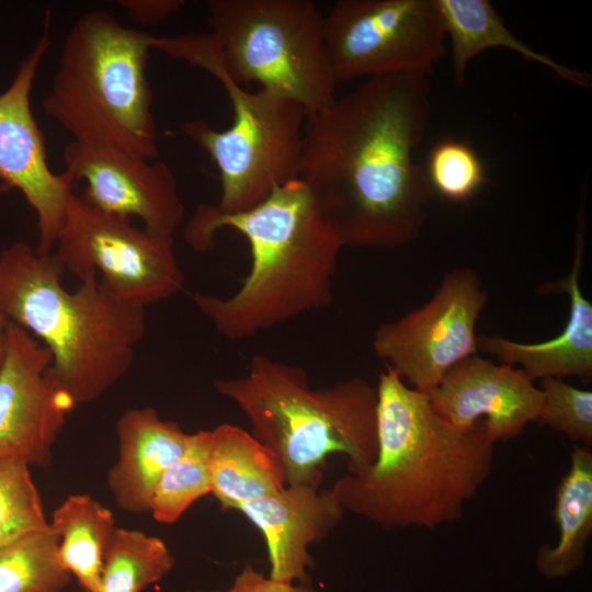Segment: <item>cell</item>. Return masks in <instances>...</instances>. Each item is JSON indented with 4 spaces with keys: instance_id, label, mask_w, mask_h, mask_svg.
<instances>
[{
    "instance_id": "1",
    "label": "cell",
    "mask_w": 592,
    "mask_h": 592,
    "mask_svg": "<svg viewBox=\"0 0 592 592\" xmlns=\"http://www.w3.org/2000/svg\"><path fill=\"white\" fill-rule=\"evenodd\" d=\"M430 106L428 76L390 75L307 116L298 179L343 247L420 236L434 195L415 159Z\"/></svg>"
},
{
    "instance_id": "2",
    "label": "cell",
    "mask_w": 592,
    "mask_h": 592,
    "mask_svg": "<svg viewBox=\"0 0 592 592\" xmlns=\"http://www.w3.org/2000/svg\"><path fill=\"white\" fill-rule=\"evenodd\" d=\"M378 451L367 468L331 487L343 509L383 530L456 522L491 474L494 442L485 420L458 430L426 394L385 364L376 385Z\"/></svg>"
},
{
    "instance_id": "3",
    "label": "cell",
    "mask_w": 592,
    "mask_h": 592,
    "mask_svg": "<svg viewBox=\"0 0 592 592\" xmlns=\"http://www.w3.org/2000/svg\"><path fill=\"white\" fill-rule=\"evenodd\" d=\"M230 228L250 247L251 266L230 296L195 293V306L229 340H241L333 300L332 280L343 248L303 181L274 186L254 207L234 214L198 205L184 228L196 252L213 249L215 235Z\"/></svg>"
},
{
    "instance_id": "4",
    "label": "cell",
    "mask_w": 592,
    "mask_h": 592,
    "mask_svg": "<svg viewBox=\"0 0 592 592\" xmlns=\"http://www.w3.org/2000/svg\"><path fill=\"white\" fill-rule=\"evenodd\" d=\"M54 253L25 242L0 252V315L50 352V368L77 405L89 403L132 367L146 332L145 308L118 301L96 275L75 292Z\"/></svg>"
},
{
    "instance_id": "5",
    "label": "cell",
    "mask_w": 592,
    "mask_h": 592,
    "mask_svg": "<svg viewBox=\"0 0 592 592\" xmlns=\"http://www.w3.org/2000/svg\"><path fill=\"white\" fill-rule=\"evenodd\" d=\"M216 391L234 401L253 436L282 463L286 486H319L333 453L349 458V474L369 467L378 451L376 386L354 377L311 388L306 371L263 354L246 375L219 378Z\"/></svg>"
},
{
    "instance_id": "6",
    "label": "cell",
    "mask_w": 592,
    "mask_h": 592,
    "mask_svg": "<svg viewBox=\"0 0 592 592\" xmlns=\"http://www.w3.org/2000/svg\"><path fill=\"white\" fill-rule=\"evenodd\" d=\"M152 38L106 11L83 13L61 47L44 113L75 140L156 158L157 126L146 73Z\"/></svg>"
},
{
    "instance_id": "7",
    "label": "cell",
    "mask_w": 592,
    "mask_h": 592,
    "mask_svg": "<svg viewBox=\"0 0 592 592\" xmlns=\"http://www.w3.org/2000/svg\"><path fill=\"white\" fill-rule=\"evenodd\" d=\"M152 48L200 67L224 88L232 123L216 130L201 119L187 121L181 132L216 163L221 192L214 207L224 214L250 209L274 186L298 179L307 113L293 100L264 89L248 91L226 70L210 34L153 37Z\"/></svg>"
},
{
    "instance_id": "8",
    "label": "cell",
    "mask_w": 592,
    "mask_h": 592,
    "mask_svg": "<svg viewBox=\"0 0 592 592\" xmlns=\"http://www.w3.org/2000/svg\"><path fill=\"white\" fill-rule=\"evenodd\" d=\"M210 34L229 76L239 84L295 101L308 115L335 98L323 15L309 0H209Z\"/></svg>"
},
{
    "instance_id": "9",
    "label": "cell",
    "mask_w": 592,
    "mask_h": 592,
    "mask_svg": "<svg viewBox=\"0 0 592 592\" xmlns=\"http://www.w3.org/2000/svg\"><path fill=\"white\" fill-rule=\"evenodd\" d=\"M55 246L64 270L80 282L100 272V282L118 301L146 308L183 289L172 237L98 209L75 193Z\"/></svg>"
},
{
    "instance_id": "10",
    "label": "cell",
    "mask_w": 592,
    "mask_h": 592,
    "mask_svg": "<svg viewBox=\"0 0 592 592\" xmlns=\"http://www.w3.org/2000/svg\"><path fill=\"white\" fill-rule=\"evenodd\" d=\"M328 59L338 81L428 76L444 56L436 0H340L323 15Z\"/></svg>"
},
{
    "instance_id": "11",
    "label": "cell",
    "mask_w": 592,
    "mask_h": 592,
    "mask_svg": "<svg viewBox=\"0 0 592 592\" xmlns=\"http://www.w3.org/2000/svg\"><path fill=\"white\" fill-rule=\"evenodd\" d=\"M487 300L474 270L454 269L428 303L377 328L374 352L408 386L429 394L454 366L477 354L476 325Z\"/></svg>"
},
{
    "instance_id": "12",
    "label": "cell",
    "mask_w": 592,
    "mask_h": 592,
    "mask_svg": "<svg viewBox=\"0 0 592 592\" xmlns=\"http://www.w3.org/2000/svg\"><path fill=\"white\" fill-rule=\"evenodd\" d=\"M52 12L45 13L43 32L21 61L8 89L0 94V180L19 190L37 218L36 250L52 253L75 180L68 171L57 174L46 159L44 135L31 109L36 71L49 48Z\"/></svg>"
},
{
    "instance_id": "13",
    "label": "cell",
    "mask_w": 592,
    "mask_h": 592,
    "mask_svg": "<svg viewBox=\"0 0 592 592\" xmlns=\"http://www.w3.org/2000/svg\"><path fill=\"white\" fill-rule=\"evenodd\" d=\"M50 352L9 322L0 372V456L46 467L68 413L76 406L54 375Z\"/></svg>"
},
{
    "instance_id": "14",
    "label": "cell",
    "mask_w": 592,
    "mask_h": 592,
    "mask_svg": "<svg viewBox=\"0 0 592 592\" xmlns=\"http://www.w3.org/2000/svg\"><path fill=\"white\" fill-rule=\"evenodd\" d=\"M64 161L75 182L86 183L81 196L98 209L137 217L149 231L169 237L182 224L185 207L167 163L78 140L65 148Z\"/></svg>"
},
{
    "instance_id": "15",
    "label": "cell",
    "mask_w": 592,
    "mask_h": 592,
    "mask_svg": "<svg viewBox=\"0 0 592 592\" xmlns=\"http://www.w3.org/2000/svg\"><path fill=\"white\" fill-rule=\"evenodd\" d=\"M436 414L458 430L485 420L494 442L517 437L542 408V391L523 369L473 355L426 394Z\"/></svg>"
},
{
    "instance_id": "16",
    "label": "cell",
    "mask_w": 592,
    "mask_h": 592,
    "mask_svg": "<svg viewBox=\"0 0 592 592\" xmlns=\"http://www.w3.org/2000/svg\"><path fill=\"white\" fill-rule=\"evenodd\" d=\"M237 511L264 537L270 578L299 583H309L308 569L314 566L309 546L326 539L345 513L331 488L310 485L285 486Z\"/></svg>"
},
{
    "instance_id": "17",
    "label": "cell",
    "mask_w": 592,
    "mask_h": 592,
    "mask_svg": "<svg viewBox=\"0 0 592 592\" xmlns=\"http://www.w3.org/2000/svg\"><path fill=\"white\" fill-rule=\"evenodd\" d=\"M585 217L583 204L578 214L576 252L571 271L563 278L539 286L542 294L565 293L570 299L567 322L550 340L536 343L517 342L496 335H477V345L501 363L520 365L531 379L577 377L583 383L592 378V304L580 286L584 252Z\"/></svg>"
},
{
    "instance_id": "18",
    "label": "cell",
    "mask_w": 592,
    "mask_h": 592,
    "mask_svg": "<svg viewBox=\"0 0 592 592\" xmlns=\"http://www.w3.org/2000/svg\"><path fill=\"white\" fill-rule=\"evenodd\" d=\"M118 457L107 473L116 505L132 513L150 510L153 490L167 468L186 449L190 435L151 407L126 410L116 421Z\"/></svg>"
},
{
    "instance_id": "19",
    "label": "cell",
    "mask_w": 592,
    "mask_h": 592,
    "mask_svg": "<svg viewBox=\"0 0 592 592\" xmlns=\"http://www.w3.org/2000/svg\"><path fill=\"white\" fill-rule=\"evenodd\" d=\"M209 432L210 493L223 510H237L285 488L281 460L253 434L228 423Z\"/></svg>"
},
{
    "instance_id": "20",
    "label": "cell",
    "mask_w": 592,
    "mask_h": 592,
    "mask_svg": "<svg viewBox=\"0 0 592 592\" xmlns=\"http://www.w3.org/2000/svg\"><path fill=\"white\" fill-rule=\"evenodd\" d=\"M446 38L452 48V68L456 86L465 81L467 66L480 53L504 47L526 60L553 70L559 78L579 87L590 88L591 76L569 68L550 56L534 50L519 39L487 0H436Z\"/></svg>"
},
{
    "instance_id": "21",
    "label": "cell",
    "mask_w": 592,
    "mask_h": 592,
    "mask_svg": "<svg viewBox=\"0 0 592 592\" xmlns=\"http://www.w3.org/2000/svg\"><path fill=\"white\" fill-rule=\"evenodd\" d=\"M554 521L558 540L543 545L536 555V567L547 579L566 577L584 561L585 547L592 536V452L574 445L570 466L556 491Z\"/></svg>"
},
{
    "instance_id": "22",
    "label": "cell",
    "mask_w": 592,
    "mask_h": 592,
    "mask_svg": "<svg viewBox=\"0 0 592 592\" xmlns=\"http://www.w3.org/2000/svg\"><path fill=\"white\" fill-rule=\"evenodd\" d=\"M49 526L58 537L60 565L86 592H98L116 530L113 512L88 494H72L54 510Z\"/></svg>"
},
{
    "instance_id": "23",
    "label": "cell",
    "mask_w": 592,
    "mask_h": 592,
    "mask_svg": "<svg viewBox=\"0 0 592 592\" xmlns=\"http://www.w3.org/2000/svg\"><path fill=\"white\" fill-rule=\"evenodd\" d=\"M166 543L136 530L116 527L102 567L98 592H140L173 568Z\"/></svg>"
},
{
    "instance_id": "24",
    "label": "cell",
    "mask_w": 592,
    "mask_h": 592,
    "mask_svg": "<svg viewBox=\"0 0 592 592\" xmlns=\"http://www.w3.org/2000/svg\"><path fill=\"white\" fill-rule=\"evenodd\" d=\"M57 544L48 525L0 546V592H61L71 574L58 560Z\"/></svg>"
},
{
    "instance_id": "25",
    "label": "cell",
    "mask_w": 592,
    "mask_h": 592,
    "mask_svg": "<svg viewBox=\"0 0 592 592\" xmlns=\"http://www.w3.org/2000/svg\"><path fill=\"white\" fill-rule=\"evenodd\" d=\"M210 432L191 434L184 453L159 479L151 500L153 519L163 524L175 523L198 499L210 493Z\"/></svg>"
},
{
    "instance_id": "26",
    "label": "cell",
    "mask_w": 592,
    "mask_h": 592,
    "mask_svg": "<svg viewBox=\"0 0 592 592\" xmlns=\"http://www.w3.org/2000/svg\"><path fill=\"white\" fill-rule=\"evenodd\" d=\"M423 169L433 194L452 203L470 201L488 181L478 152L453 138L434 144Z\"/></svg>"
},
{
    "instance_id": "27",
    "label": "cell",
    "mask_w": 592,
    "mask_h": 592,
    "mask_svg": "<svg viewBox=\"0 0 592 592\" xmlns=\"http://www.w3.org/2000/svg\"><path fill=\"white\" fill-rule=\"evenodd\" d=\"M48 525L30 465L0 456V546Z\"/></svg>"
},
{
    "instance_id": "28",
    "label": "cell",
    "mask_w": 592,
    "mask_h": 592,
    "mask_svg": "<svg viewBox=\"0 0 592 592\" xmlns=\"http://www.w3.org/2000/svg\"><path fill=\"white\" fill-rule=\"evenodd\" d=\"M542 408L536 422L583 446L592 445V391L561 378L540 379Z\"/></svg>"
},
{
    "instance_id": "29",
    "label": "cell",
    "mask_w": 592,
    "mask_h": 592,
    "mask_svg": "<svg viewBox=\"0 0 592 592\" xmlns=\"http://www.w3.org/2000/svg\"><path fill=\"white\" fill-rule=\"evenodd\" d=\"M227 592H316L309 583L280 581L264 577L252 566L246 565L235 577Z\"/></svg>"
},
{
    "instance_id": "30",
    "label": "cell",
    "mask_w": 592,
    "mask_h": 592,
    "mask_svg": "<svg viewBox=\"0 0 592 592\" xmlns=\"http://www.w3.org/2000/svg\"><path fill=\"white\" fill-rule=\"evenodd\" d=\"M182 4L179 0H121L126 14L134 21L153 25L162 22L170 14L175 12Z\"/></svg>"
},
{
    "instance_id": "31",
    "label": "cell",
    "mask_w": 592,
    "mask_h": 592,
    "mask_svg": "<svg viewBox=\"0 0 592 592\" xmlns=\"http://www.w3.org/2000/svg\"><path fill=\"white\" fill-rule=\"evenodd\" d=\"M8 326L9 321L0 315V372L2 369L8 345Z\"/></svg>"
},
{
    "instance_id": "32",
    "label": "cell",
    "mask_w": 592,
    "mask_h": 592,
    "mask_svg": "<svg viewBox=\"0 0 592 592\" xmlns=\"http://www.w3.org/2000/svg\"><path fill=\"white\" fill-rule=\"evenodd\" d=\"M193 592H217V591H193Z\"/></svg>"
}]
</instances>
